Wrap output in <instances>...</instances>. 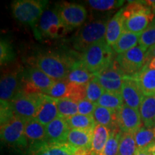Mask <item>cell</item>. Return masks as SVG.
<instances>
[{"mask_svg":"<svg viewBox=\"0 0 155 155\" xmlns=\"http://www.w3.org/2000/svg\"><path fill=\"white\" fill-rule=\"evenodd\" d=\"M124 31L141 34L154 19L152 8L145 1L130 2L123 9Z\"/></svg>","mask_w":155,"mask_h":155,"instance_id":"1","label":"cell"},{"mask_svg":"<svg viewBox=\"0 0 155 155\" xmlns=\"http://www.w3.org/2000/svg\"><path fill=\"white\" fill-rule=\"evenodd\" d=\"M74 63L68 58L51 53L40 54L33 61L34 67L55 81L65 80Z\"/></svg>","mask_w":155,"mask_h":155,"instance_id":"2","label":"cell"},{"mask_svg":"<svg viewBox=\"0 0 155 155\" xmlns=\"http://www.w3.org/2000/svg\"><path fill=\"white\" fill-rule=\"evenodd\" d=\"M59 116L56 98L45 94L35 119L45 127Z\"/></svg>","mask_w":155,"mask_h":155,"instance_id":"19","label":"cell"},{"mask_svg":"<svg viewBox=\"0 0 155 155\" xmlns=\"http://www.w3.org/2000/svg\"><path fill=\"white\" fill-rule=\"evenodd\" d=\"M15 116L11 102L1 101V125L7 123Z\"/></svg>","mask_w":155,"mask_h":155,"instance_id":"41","label":"cell"},{"mask_svg":"<svg viewBox=\"0 0 155 155\" xmlns=\"http://www.w3.org/2000/svg\"><path fill=\"white\" fill-rule=\"evenodd\" d=\"M142 124L139 109L124 104L117 111V125L121 132L134 134L142 127Z\"/></svg>","mask_w":155,"mask_h":155,"instance_id":"12","label":"cell"},{"mask_svg":"<svg viewBox=\"0 0 155 155\" xmlns=\"http://www.w3.org/2000/svg\"><path fill=\"white\" fill-rule=\"evenodd\" d=\"M69 82L66 79L63 81H55L53 86L44 94L54 98H67L68 92Z\"/></svg>","mask_w":155,"mask_h":155,"instance_id":"37","label":"cell"},{"mask_svg":"<svg viewBox=\"0 0 155 155\" xmlns=\"http://www.w3.org/2000/svg\"><path fill=\"white\" fill-rule=\"evenodd\" d=\"M113 48L106 43V40L97 42L83 53L81 61L93 74L101 72L115 60Z\"/></svg>","mask_w":155,"mask_h":155,"instance_id":"3","label":"cell"},{"mask_svg":"<svg viewBox=\"0 0 155 155\" xmlns=\"http://www.w3.org/2000/svg\"><path fill=\"white\" fill-rule=\"evenodd\" d=\"M151 8H152V10L153 12V13H154V15H155V3L154 4V5H153V6L152 7H151Z\"/></svg>","mask_w":155,"mask_h":155,"instance_id":"47","label":"cell"},{"mask_svg":"<svg viewBox=\"0 0 155 155\" xmlns=\"http://www.w3.org/2000/svg\"><path fill=\"white\" fill-rule=\"evenodd\" d=\"M93 9L98 11H109L124 5V1L117 0H88L86 2Z\"/></svg>","mask_w":155,"mask_h":155,"instance_id":"36","label":"cell"},{"mask_svg":"<svg viewBox=\"0 0 155 155\" xmlns=\"http://www.w3.org/2000/svg\"><path fill=\"white\" fill-rule=\"evenodd\" d=\"M15 54L11 44L5 39H1L0 42V63L1 65H5L15 60Z\"/></svg>","mask_w":155,"mask_h":155,"instance_id":"38","label":"cell"},{"mask_svg":"<svg viewBox=\"0 0 155 155\" xmlns=\"http://www.w3.org/2000/svg\"><path fill=\"white\" fill-rule=\"evenodd\" d=\"M25 121L15 116L12 119L1 125V139L9 146L25 150L28 149V141L25 134Z\"/></svg>","mask_w":155,"mask_h":155,"instance_id":"9","label":"cell"},{"mask_svg":"<svg viewBox=\"0 0 155 155\" xmlns=\"http://www.w3.org/2000/svg\"><path fill=\"white\" fill-rule=\"evenodd\" d=\"M121 131L119 128L112 129L110 134L104 150L103 151L101 155H117L119 152V141L121 138Z\"/></svg>","mask_w":155,"mask_h":155,"instance_id":"33","label":"cell"},{"mask_svg":"<svg viewBox=\"0 0 155 155\" xmlns=\"http://www.w3.org/2000/svg\"><path fill=\"white\" fill-rule=\"evenodd\" d=\"M147 150L152 155H155V141H153L152 144H150L147 147Z\"/></svg>","mask_w":155,"mask_h":155,"instance_id":"46","label":"cell"},{"mask_svg":"<svg viewBox=\"0 0 155 155\" xmlns=\"http://www.w3.org/2000/svg\"><path fill=\"white\" fill-rule=\"evenodd\" d=\"M69 30L62 22L58 15L57 8L45 9L42 16L33 28L37 38H58L66 33Z\"/></svg>","mask_w":155,"mask_h":155,"instance_id":"5","label":"cell"},{"mask_svg":"<svg viewBox=\"0 0 155 155\" xmlns=\"http://www.w3.org/2000/svg\"><path fill=\"white\" fill-rule=\"evenodd\" d=\"M139 45L147 51L152 46L155 45V18L139 37Z\"/></svg>","mask_w":155,"mask_h":155,"instance_id":"34","label":"cell"},{"mask_svg":"<svg viewBox=\"0 0 155 155\" xmlns=\"http://www.w3.org/2000/svg\"><path fill=\"white\" fill-rule=\"evenodd\" d=\"M74 155H91V152L89 149L75 148Z\"/></svg>","mask_w":155,"mask_h":155,"instance_id":"42","label":"cell"},{"mask_svg":"<svg viewBox=\"0 0 155 155\" xmlns=\"http://www.w3.org/2000/svg\"><path fill=\"white\" fill-rule=\"evenodd\" d=\"M86 97V85L75 84L70 83L68 86V92L67 98L74 101L75 102H79L85 99Z\"/></svg>","mask_w":155,"mask_h":155,"instance_id":"39","label":"cell"},{"mask_svg":"<svg viewBox=\"0 0 155 155\" xmlns=\"http://www.w3.org/2000/svg\"><path fill=\"white\" fill-rule=\"evenodd\" d=\"M97 104L86 99H83L81 101L78 102V114L86 116H94V113Z\"/></svg>","mask_w":155,"mask_h":155,"instance_id":"40","label":"cell"},{"mask_svg":"<svg viewBox=\"0 0 155 155\" xmlns=\"http://www.w3.org/2000/svg\"><path fill=\"white\" fill-rule=\"evenodd\" d=\"M57 10L62 22L69 30L81 26L88 16L86 7L80 4L63 3L57 7Z\"/></svg>","mask_w":155,"mask_h":155,"instance_id":"11","label":"cell"},{"mask_svg":"<svg viewBox=\"0 0 155 155\" xmlns=\"http://www.w3.org/2000/svg\"><path fill=\"white\" fill-rule=\"evenodd\" d=\"M106 91L101 86L96 77L86 85V98L90 101L97 104L98 101L104 94Z\"/></svg>","mask_w":155,"mask_h":155,"instance_id":"35","label":"cell"},{"mask_svg":"<svg viewBox=\"0 0 155 155\" xmlns=\"http://www.w3.org/2000/svg\"><path fill=\"white\" fill-rule=\"evenodd\" d=\"M134 78L137 81L144 96L155 94V70L144 68Z\"/></svg>","mask_w":155,"mask_h":155,"instance_id":"26","label":"cell"},{"mask_svg":"<svg viewBox=\"0 0 155 155\" xmlns=\"http://www.w3.org/2000/svg\"><path fill=\"white\" fill-rule=\"evenodd\" d=\"M93 131L71 129L67 138V143L76 148L91 149Z\"/></svg>","mask_w":155,"mask_h":155,"instance_id":"23","label":"cell"},{"mask_svg":"<svg viewBox=\"0 0 155 155\" xmlns=\"http://www.w3.org/2000/svg\"><path fill=\"white\" fill-rule=\"evenodd\" d=\"M121 94L124 104L136 109H139L145 97L137 81L131 76H125Z\"/></svg>","mask_w":155,"mask_h":155,"instance_id":"14","label":"cell"},{"mask_svg":"<svg viewBox=\"0 0 155 155\" xmlns=\"http://www.w3.org/2000/svg\"><path fill=\"white\" fill-rule=\"evenodd\" d=\"M144 68L150 69V70H155V58H152L151 59L147 60V64Z\"/></svg>","mask_w":155,"mask_h":155,"instance_id":"44","label":"cell"},{"mask_svg":"<svg viewBox=\"0 0 155 155\" xmlns=\"http://www.w3.org/2000/svg\"><path fill=\"white\" fill-rule=\"evenodd\" d=\"M70 129L94 131L96 121L94 116H86L77 114L66 119Z\"/></svg>","mask_w":155,"mask_h":155,"instance_id":"28","label":"cell"},{"mask_svg":"<svg viewBox=\"0 0 155 155\" xmlns=\"http://www.w3.org/2000/svg\"><path fill=\"white\" fill-rule=\"evenodd\" d=\"M122 12H123V9H120L108 22L105 40L106 43L111 47L116 43L124 32V19Z\"/></svg>","mask_w":155,"mask_h":155,"instance_id":"20","label":"cell"},{"mask_svg":"<svg viewBox=\"0 0 155 155\" xmlns=\"http://www.w3.org/2000/svg\"><path fill=\"white\" fill-rule=\"evenodd\" d=\"M70 127L67 120L59 116L45 126L46 140L48 143H67Z\"/></svg>","mask_w":155,"mask_h":155,"instance_id":"16","label":"cell"},{"mask_svg":"<svg viewBox=\"0 0 155 155\" xmlns=\"http://www.w3.org/2000/svg\"><path fill=\"white\" fill-rule=\"evenodd\" d=\"M134 155H152L150 152L147 151L146 148L145 149H137Z\"/></svg>","mask_w":155,"mask_h":155,"instance_id":"45","label":"cell"},{"mask_svg":"<svg viewBox=\"0 0 155 155\" xmlns=\"http://www.w3.org/2000/svg\"><path fill=\"white\" fill-rule=\"evenodd\" d=\"M107 19H96L86 23L73 38V46L78 51L84 52L97 42L105 40Z\"/></svg>","mask_w":155,"mask_h":155,"instance_id":"4","label":"cell"},{"mask_svg":"<svg viewBox=\"0 0 155 155\" xmlns=\"http://www.w3.org/2000/svg\"><path fill=\"white\" fill-rule=\"evenodd\" d=\"M22 79L33 85L43 94L49 90L55 82L42 71L34 66L25 71L22 75Z\"/></svg>","mask_w":155,"mask_h":155,"instance_id":"17","label":"cell"},{"mask_svg":"<svg viewBox=\"0 0 155 155\" xmlns=\"http://www.w3.org/2000/svg\"><path fill=\"white\" fill-rule=\"evenodd\" d=\"M144 127H155V94L145 96L139 108Z\"/></svg>","mask_w":155,"mask_h":155,"instance_id":"24","label":"cell"},{"mask_svg":"<svg viewBox=\"0 0 155 155\" xmlns=\"http://www.w3.org/2000/svg\"><path fill=\"white\" fill-rule=\"evenodd\" d=\"M57 107L60 116L67 118L78 114V102L68 98H56Z\"/></svg>","mask_w":155,"mask_h":155,"instance_id":"32","label":"cell"},{"mask_svg":"<svg viewBox=\"0 0 155 155\" xmlns=\"http://www.w3.org/2000/svg\"><path fill=\"white\" fill-rule=\"evenodd\" d=\"M137 150L134 134L122 132L117 155H134Z\"/></svg>","mask_w":155,"mask_h":155,"instance_id":"31","label":"cell"},{"mask_svg":"<svg viewBox=\"0 0 155 155\" xmlns=\"http://www.w3.org/2000/svg\"><path fill=\"white\" fill-rule=\"evenodd\" d=\"M140 35L141 34L124 31L119 40L112 46L114 53L119 55L137 46Z\"/></svg>","mask_w":155,"mask_h":155,"instance_id":"27","label":"cell"},{"mask_svg":"<svg viewBox=\"0 0 155 155\" xmlns=\"http://www.w3.org/2000/svg\"><path fill=\"white\" fill-rule=\"evenodd\" d=\"M147 51L139 45L119 54L115 61L126 76L134 77L142 71L147 64Z\"/></svg>","mask_w":155,"mask_h":155,"instance_id":"8","label":"cell"},{"mask_svg":"<svg viewBox=\"0 0 155 155\" xmlns=\"http://www.w3.org/2000/svg\"><path fill=\"white\" fill-rule=\"evenodd\" d=\"M22 75L17 71L5 72L0 82V100L3 102H11L22 91Z\"/></svg>","mask_w":155,"mask_h":155,"instance_id":"13","label":"cell"},{"mask_svg":"<svg viewBox=\"0 0 155 155\" xmlns=\"http://www.w3.org/2000/svg\"><path fill=\"white\" fill-rule=\"evenodd\" d=\"M123 98L121 94L105 91L99 100L97 102V105L103 106L114 111H118L120 108L124 105Z\"/></svg>","mask_w":155,"mask_h":155,"instance_id":"29","label":"cell"},{"mask_svg":"<svg viewBox=\"0 0 155 155\" xmlns=\"http://www.w3.org/2000/svg\"><path fill=\"white\" fill-rule=\"evenodd\" d=\"M94 75L106 91L121 94L122 84L126 75L120 69L115 60L105 69Z\"/></svg>","mask_w":155,"mask_h":155,"instance_id":"10","label":"cell"},{"mask_svg":"<svg viewBox=\"0 0 155 155\" xmlns=\"http://www.w3.org/2000/svg\"><path fill=\"white\" fill-rule=\"evenodd\" d=\"M25 134L28 141V147L47 142L45 127L38 120L31 119L25 122Z\"/></svg>","mask_w":155,"mask_h":155,"instance_id":"18","label":"cell"},{"mask_svg":"<svg viewBox=\"0 0 155 155\" xmlns=\"http://www.w3.org/2000/svg\"><path fill=\"white\" fill-rule=\"evenodd\" d=\"M96 124L108 127L111 130L118 128L117 111L97 105L94 113Z\"/></svg>","mask_w":155,"mask_h":155,"instance_id":"25","label":"cell"},{"mask_svg":"<svg viewBox=\"0 0 155 155\" xmlns=\"http://www.w3.org/2000/svg\"><path fill=\"white\" fill-rule=\"evenodd\" d=\"M48 1L17 0L12 3V10L15 19L34 28L45 11Z\"/></svg>","mask_w":155,"mask_h":155,"instance_id":"6","label":"cell"},{"mask_svg":"<svg viewBox=\"0 0 155 155\" xmlns=\"http://www.w3.org/2000/svg\"><path fill=\"white\" fill-rule=\"evenodd\" d=\"M111 129L96 123L93 131L91 155H101L111 134Z\"/></svg>","mask_w":155,"mask_h":155,"instance_id":"21","label":"cell"},{"mask_svg":"<svg viewBox=\"0 0 155 155\" xmlns=\"http://www.w3.org/2000/svg\"><path fill=\"white\" fill-rule=\"evenodd\" d=\"M76 147L68 143H48L28 147L27 155H74Z\"/></svg>","mask_w":155,"mask_h":155,"instance_id":"15","label":"cell"},{"mask_svg":"<svg viewBox=\"0 0 155 155\" xmlns=\"http://www.w3.org/2000/svg\"><path fill=\"white\" fill-rule=\"evenodd\" d=\"M44 96L43 94H25L20 91L11 101L15 116L25 121L35 119Z\"/></svg>","mask_w":155,"mask_h":155,"instance_id":"7","label":"cell"},{"mask_svg":"<svg viewBox=\"0 0 155 155\" xmlns=\"http://www.w3.org/2000/svg\"><path fill=\"white\" fill-rule=\"evenodd\" d=\"M95 77L83 65L82 61H75L68 75L66 80L70 83L87 85Z\"/></svg>","mask_w":155,"mask_h":155,"instance_id":"22","label":"cell"},{"mask_svg":"<svg viewBox=\"0 0 155 155\" xmlns=\"http://www.w3.org/2000/svg\"><path fill=\"white\" fill-rule=\"evenodd\" d=\"M137 149H145L155 141V127H142L134 134Z\"/></svg>","mask_w":155,"mask_h":155,"instance_id":"30","label":"cell"},{"mask_svg":"<svg viewBox=\"0 0 155 155\" xmlns=\"http://www.w3.org/2000/svg\"><path fill=\"white\" fill-rule=\"evenodd\" d=\"M147 60L155 58V45L152 46L147 51Z\"/></svg>","mask_w":155,"mask_h":155,"instance_id":"43","label":"cell"}]
</instances>
